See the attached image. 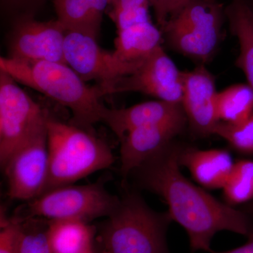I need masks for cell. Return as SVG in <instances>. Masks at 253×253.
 <instances>
[{"label":"cell","instance_id":"14","mask_svg":"<svg viewBox=\"0 0 253 253\" xmlns=\"http://www.w3.org/2000/svg\"><path fill=\"white\" fill-rule=\"evenodd\" d=\"M186 116L181 104L168 101H148L124 109L106 108L103 113L104 123L122 140L128 132L149 125L167 122Z\"/></svg>","mask_w":253,"mask_h":253},{"label":"cell","instance_id":"19","mask_svg":"<svg viewBox=\"0 0 253 253\" xmlns=\"http://www.w3.org/2000/svg\"><path fill=\"white\" fill-rule=\"evenodd\" d=\"M49 221L47 239L52 253H82L94 247L97 229L84 221Z\"/></svg>","mask_w":253,"mask_h":253},{"label":"cell","instance_id":"22","mask_svg":"<svg viewBox=\"0 0 253 253\" xmlns=\"http://www.w3.org/2000/svg\"><path fill=\"white\" fill-rule=\"evenodd\" d=\"M224 189L228 204H244L253 199V161L241 160L234 167Z\"/></svg>","mask_w":253,"mask_h":253},{"label":"cell","instance_id":"17","mask_svg":"<svg viewBox=\"0 0 253 253\" xmlns=\"http://www.w3.org/2000/svg\"><path fill=\"white\" fill-rule=\"evenodd\" d=\"M117 33L113 53L126 62L144 59L162 46L163 32L152 21L133 25Z\"/></svg>","mask_w":253,"mask_h":253},{"label":"cell","instance_id":"15","mask_svg":"<svg viewBox=\"0 0 253 253\" xmlns=\"http://www.w3.org/2000/svg\"><path fill=\"white\" fill-rule=\"evenodd\" d=\"M179 163L189 169L195 180L208 189L224 187L234 166L230 154L224 149L181 147Z\"/></svg>","mask_w":253,"mask_h":253},{"label":"cell","instance_id":"28","mask_svg":"<svg viewBox=\"0 0 253 253\" xmlns=\"http://www.w3.org/2000/svg\"><path fill=\"white\" fill-rule=\"evenodd\" d=\"M6 4L15 8H26L38 4L42 0H4Z\"/></svg>","mask_w":253,"mask_h":253},{"label":"cell","instance_id":"9","mask_svg":"<svg viewBox=\"0 0 253 253\" xmlns=\"http://www.w3.org/2000/svg\"><path fill=\"white\" fill-rule=\"evenodd\" d=\"M2 169L10 199L30 201L43 194L49 174L46 125L13 153Z\"/></svg>","mask_w":253,"mask_h":253},{"label":"cell","instance_id":"1","mask_svg":"<svg viewBox=\"0 0 253 253\" xmlns=\"http://www.w3.org/2000/svg\"><path fill=\"white\" fill-rule=\"evenodd\" d=\"M181 146L172 142L145 161L134 173L143 189L158 195L169 214L187 233L193 253H212L211 242L221 231L248 238L253 224L246 213L222 204L183 175L179 163Z\"/></svg>","mask_w":253,"mask_h":253},{"label":"cell","instance_id":"3","mask_svg":"<svg viewBox=\"0 0 253 253\" xmlns=\"http://www.w3.org/2000/svg\"><path fill=\"white\" fill-rule=\"evenodd\" d=\"M172 221L168 211L156 212L140 195L128 193L96 236L100 253H170L167 231Z\"/></svg>","mask_w":253,"mask_h":253},{"label":"cell","instance_id":"6","mask_svg":"<svg viewBox=\"0 0 253 253\" xmlns=\"http://www.w3.org/2000/svg\"><path fill=\"white\" fill-rule=\"evenodd\" d=\"M225 9L217 0H189L162 29L177 52L206 62L217 49Z\"/></svg>","mask_w":253,"mask_h":253},{"label":"cell","instance_id":"27","mask_svg":"<svg viewBox=\"0 0 253 253\" xmlns=\"http://www.w3.org/2000/svg\"><path fill=\"white\" fill-rule=\"evenodd\" d=\"M212 253H253V235L250 236L247 242L240 247L223 252L213 251Z\"/></svg>","mask_w":253,"mask_h":253},{"label":"cell","instance_id":"4","mask_svg":"<svg viewBox=\"0 0 253 253\" xmlns=\"http://www.w3.org/2000/svg\"><path fill=\"white\" fill-rule=\"evenodd\" d=\"M46 129L49 174L43 193L70 185L114 163V156L107 143L84 128L49 116Z\"/></svg>","mask_w":253,"mask_h":253},{"label":"cell","instance_id":"11","mask_svg":"<svg viewBox=\"0 0 253 253\" xmlns=\"http://www.w3.org/2000/svg\"><path fill=\"white\" fill-rule=\"evenodd\" d=\"M66 31L58 21H40L26 13L15 21L9 42V56L31 61L66 63L64 42Z\"/></svg>","mask_w":253,"mask_h":253},{"label":"cell","instance_id":"24","mask_svg":"<svg viewBox=\"0 0 253 253\" xmlns=\"http://www.w3.org/2000/svg\"><path fill=\"white\" fill-rule=\"evenodd\" d=\"M213 134L220 136L239 152L253 155V114L242 122L219 121Z\"/></svg>","mask_w":253,"mask_h":253},{"label":"cell","instance_id":"12","mask_svg":"<svg viewBox=\"0 0 253 253\" xmlns=\"http://www.w3.org/2000/svg\"><path fill=\"white\" fill-rule=\"evenodd\" d=\"M215 79L204 66L183 72L181 106L190 126L200 136L213 134L219 120Z\"/></svg>","mask_w":253,"mask_h":253},{"label":"cell","instance_id":"26","mask_svg":"<svg viewBox=\"0 0 253 253\" xmlns=\"http://www.w3.org/2000/svg\"><path fill=\"white\" fill-rule=\"evenodd\" d=\"M189 0H149L154 9L156 21L161 31L166 23L189 1Z\"/></svg>","mask_w":253,"mask_h":253},{"label":"cell","instance_id":"18","mask_svg":"<svg viewBox=\"0 0 253 253\" xmlns=\"http://www.w3.org/2000/svg\"><path fill=\"white\" fill-rule=\"evenodd\" d=\"M231 33L237 38L239 54L236 65L253 89V12L247 0H231L225 8Z\"/></svg>","mask_w":253,"mask_h":253},{"label":"cell","instance_id":"30","mask_svg":"<svg viewBox=\"0 0 253 253\" xmlns=\"http://www.w3.org/2000/svg\"><path fill=\"white\" fill-rule=\"evenodd\" d=\"M248 2H249V4L250 6H251V9H252L253 12V0H247Z\"/></svg>","mask_w":253,"mask_h":253},{"label":"cell","instance_id":"29","mask_svg":"<svg viewBox=\"0 0 253 253\" xmlns=\"http://www.w3.org/2000/svg\"><path fill=\"white\" fill-rule=\"evenodd\" d=\"M82 253H98L97 251H96V248L95 246L92 249L87 250V251H84V252Z\"/></svg>","mask_w":253,"mask_h":253},{"label":"cell","instance_id":"7","mask_svg":"<svg viewBox=\"0 0 253 253\" xmlns=\"http://www.w3.org/2000/svg\"><path fill=\"white\" fill-rule=\"evenodd\" d=\"M48 118V113L20 87L17 82L0 71L1 168L18 148L46 126Z\"/></svg>","mask_w":253,"mask_h":253},{"label":"cell","instance_id":"10","mask_svg":"<svg viewBox=\"0 0 253 253\" xmlns=\"http://www.w3.org/2000/svg\"><path fill=\"white\" fill-rule=\"evenodd\" d=\"M66 64L84 82L105 84L135 71L141 61L126 62L97 44L96 38L83 32L66 31L64 42Z\"/></svg>","mask_w":253,"mask_h":253},{"label":"cell","instance_id":"2","mask_svg":"<svg viewBox=\"0 0 253 253\" xmlns=\"http://www.w3.org/2000/svg\"><path fill=\"white\" fill-rule=\"evenodd\" d=\"M0 71L68 108L75 126L86 129L101 122L106 106L100 101L97 88L88 86L66 63L1 56Z\"/></svg>","mask_w":253,"mask_h":253},{"label":"cell","instance_id":"5","mask_svg":"<svg viewBox=\"0 0 253 253\" xmlns=\"http://www.w3.org/2000/svg\"><path fill=\"white\" fill-rule=\"evenodd\" d=\"M119 201L120 198L106 189L104 180L86 185L70 184L49 190L28 201L14 217L89 223L97 218L109 217Z\"/></svg>","mask_w":253,"mask_h":253},{"label":"cell","instance_id":"20","mask_svg":"<svg viewBox=\"0 0 253 253\" xmlns=\"http://www.w3.org/2000/svg\"><path fill=\"white\" fill-rule=\"evenodd\" d=\"M216 111L219 121L242 122L253 114V89L249 84H237L218 91Z\"/></svg>","mask_w":253,"mask_h":253},{"label":"cell","instance_id":"13","mask_svg":"<svg viewBox=\"0 0 253 253\" xmlns=\"http://www.w3.org/2000/svg\"><path fill=\"white\" fill-rule=\"evenodd\" d=\"M187 121L186 116L167 122L149 125L128 132L121 140V172L125 177L180 134Z\"/></svg>","mask_w":253,"mask_h":253},{"label":"cell","instance_id":"21","mask_svg":"<svg viewBox=\"0 0 253 253\" xmlns=\"http://www.w3.org/2000/svg\"><path fill=\"white\" fill-rule=\"evenodd\" d=\"M16 219L19 221L16 253H52L47 239L49 221L42 218Z\"/></svg>","mask_w":253,"mask_h":253},{"label":"cell","instance_id":"8","mask_svg":"<svg viewBox=\"0 0 253 253\" xmlns=\"http://www.w3.org/2000/svg\"><path fill=\"white\" fill-rule=\"evenodd\" d=\"M101 97L118 93L140 92L161 101L181 104L183 72L160 46L135 71L109 83L96 84Z\"/></svg>","mask_w":253,"mask_h":253},{"label":"cell","instance_id":"23","mask_svg":"<svg viewBox=\"0 0 253 253\" xmlns=\"http://www.w3.org/2000/svg\"><path fill=\"white\" fill-rule=\"evenodd\" d=\"M149 0H110L106 13L117 31L137 23L151 21Z\"/></svg>","mask_w":253,"mask_h":253},{"label":"cell","instance_id":"25","mask_svg":"<svg viewBox=\"0 0 253 253\" xmlns=\"http://www.w3.org/2000/svg\"><path fill=\"white\" fill-rule=\"evenodd\" d=\"M3 214H1L0 220V253H16L19 221L16 217H6Z\"/></svg>","mask_w":253,"mask_h":253},{"label":"cell","instance_id":"16","mask_svg":"<svg viewBox=\"0 0 253 253\" xmlns=\"http://www.w3.org/2000/svg\"><path fill=\"white\" fill-rule=\"evenodd\" d=\"M110 0H54L57 20L67 31L83 32L97 39Z\"/></svg>","mask_w":253,"mask_h":253}]
</instances>
